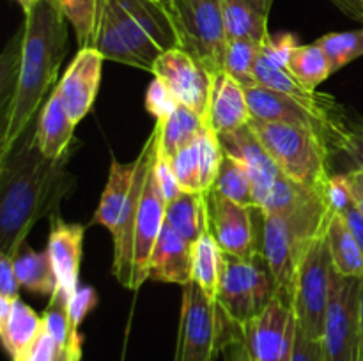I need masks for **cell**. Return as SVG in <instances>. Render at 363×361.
<instances>
[{
  "instance_id": "obj_1",
  "label": "cell",
  "mask_w": 363,
  "mask_h": 361,
  "mask_svg": "<svg viewBox=\"0 0 363 361\" xmlns=\"http://www.w3.org/2000/svg\"><path fill=\"white\" fill-rule=\"evenodd\" d=\"M66 16L55 0H39L25 14L0 60V161L9 156L55 87L67 50Z\"/></svg>"
},
{
  "instance_id": "obj_2",
  "label": "cell",
  "mask_w": 363,
  "mask_h": 361,
  "mask_svg": "<svg viewBox=\"0 0 363 361\" xmlns=\"http://www.w3.org/2000/svg\"><path fill=\"white\" fill-rule=\"evenodd\" d=\"M71 154L73 147L59 159L45 158L32 124L0 161V253L16 258L35 222L55 212L73 184L66 170Z\"/></svg>"
},
{
  "instance_id": "obj_3",
  "label": "cell",
  "mask_w": 363,
  "mask_h": 361,
  "mask_svg": "<svg viewBox=\"0 0 363 361\" xmlns=\"http://www.w3.org/2000/svg\"><path fill=\"white\" fill-rule=\"evenodd\" d=\"M162 126L152 127L144 147L138 152V172L130 198L124 207L113 241V268L117 282L137 290L149 280V262L163 225L167 200L155 176V158L158 154Z\"/></svg>"
},
{
  "instance_id": "obj_4",
  "label": "cell",
  "mask_w": 363,
  "mask_h": 361,
  "mask_svg": "<svg viewBox=\"0 0 363 361\" xmlns=\"http://www.w3.org/2000/svg\"><path fill=\"white\" fill-rule=\"evenodd\" d=\"M92 48L105 60L152 73L160 55L179 48L172 13L155 0H99Z\"/></svg>"
},
{
  "instance_id": "obj_5",
  "label": "cell",
  "mask_w": 363,
  "mask_h": 361,
  "mask_svg": "<svg viewBox=\"0 0 363 361\" xmlns=\"http://www.w3.org/2000/svg\"><path fill=\"white\" fill-rule=\"evenodd\" d=\"M248 126L287 177L326 195V188L332 179V152L319 134L303 126L272 122L255 117H250Z\"/></svg>"
},
{
  "instance_id": "obj_6",
  "label": "cell",
  "mask_w": 363,
  "mask_h": 361,
  "mask_svg": "<svg viewBox=\"0 0 363 361\" xmlns=\"http://www.w3.org/2000/svg\"><path fill=\"white\" fill-rule=\"evenodd\" d=\"M241 328L230 322L218 303L209 299L195 282L183 287L179 329L174 361H215L227 340Z\"/></svg>"
},
{
  "instance_id": "obj_7",
  "label": "cell",
  "mask_w": 363,
  "mask_h": 361,
  "mask_svg": "<svg viewBox=\"0 0 363 361\" xmlns=\"http://www.w3.org/2000/svg\"><path fill=\"white\" fill-rule=\"evenodd\" d=\"M275 296V282L262 253L252 258L223 253L216 303L230 322L243 328L257 317Z\"/></svg>"
},
{
  "instance_id": "obj_8",
  "label": "cell",
  "mask_w": 363,
  "mask_h": 361,
  "mask_svg": "<svg viewBox=\"0 0 363 361\" xmlns=\"http://www.w3.org/2000/svg\"><path fill=\"white\" fill-rule=\"evenodd\" d=\"M245 91H247V101L252 117L272 120V122L303 126L319 134L332 154H346L351 138L350 113L347 112L340 113V115L318 112V110L308 108L303 103L293 99L291 96L261 87V85L248 87Z\"/></svg>"
},
{
  "instance_id": "obj_9",
  "label": "cell",
  "mask_w": 363,
  "mask_h": 361,
  "mask_svg": "<svg viewBox=\"0 0 363 361\" xmlns=\"http://www.w3.org/2000/svg\"><path fill=\"white\" fill-rule=\"evenodd\" d=\"M172 18L181 46L213 74L223 71L227 38L222 0H172Z\"/></svg>"
},
{
  "instance_id": "obj_10",
  "label": "cell",
  "mask_w": 363,
  "mask_h": 361,
  "mask_svg": "<svg viewBox=\"0 0 363 361\" xmlns=\"http://www.w3.org/2000/svg\"><path fill=\"white\" fill-rule=\"evenodd\" d=\"M332 255L326 230L315 236L305 248L294 283L293 310L298 326L314 338L323 336L326 303L332 283Z\"/></svg>"
},
{
  "instance_id": "obj_11",
  "label": "cell",
  "mask_w": 363,
  "mask_h": 361,
  "mask_svg": "<svg viewBox=\"0 0 363 361\" xmlns=\"http://www.w3.org/2000/svg\"><path fill=\"white\" fill-rule=\"evenodd\" d=\"M360 287V278L342 276L333 269L321 336L326 361H358Z\"/></svg>"
},
{
  "instance_id": "obj_12",
  "label": "cell",
  "mask_w": 363,
  "mask_h": 361,
  "mask_svg": "<svg viewBox=\"0 0 363 361\" xmlns=\"http://www.w3.org/2000/svg\"><path fill=\"white\" fill-rule=\"evenodd\" d=\"M296 329L293 306L275 296L241 331L254 361H291Z\"/></svg>"
},
{
  "instance_id": "obj_13",
  "label": "cell",
  "mask_w": 363,
  "mask_h": 361,
  "mask_svg": "<svg viewBox=\"0 0 363 361\" xmlns=\"http://www.w3.org/2000/svg\"><path fill=\"white\" fill-rule=\"evenodd\" d=\"M152 74L163 81L179 105L188 106L206 120L215 74L195 55L179 46L158 57Z\"/></svg>"
},
{
  "instance_id": "obj_14",
  "label": "cell",
  "mask_w": 363,
  "mask_h": 361,
  "mask_svg": "<svg viewBox=\"0 0 363 361\" xmlns=\"http://www.w3.org/2000/svg\"><path fill=\"white\" fill-rule=\"evenodd\" d=\"M211 232L225 255L252 258L261 251V234L254 223V207H247L223 197L218 191L208 193Z\"/></svg>"
},
{
  "instance_id": "obj_15",
  "label": "cell",
  "mask_w": 363,
  "mask_h": 361,
  "mask_svg": "<svg viewBox=\"0 0 363 361\" xmlns=\"http://www.w3.org/2000/svg\"><path fill=\"white\" fill-rule=\"evenodd\" d=\"M105 57L92 46L78 50L64 76L55 85L67 115L74 124L91 112L98 96Z\"/></svg>"
},
{
  "instance_id": "obj_16",
  "label": "cell",
  "mask_w": 363,
  "mask_h": 361,
  "mask_svg": "<svg viewBox=\"0 0 363 361\" xmlns=\"http://www.w3.org/2000/svg\"><path fill=\"white\" fill-rule=\"evenodd\" d=\"M218 138L223 152L238 158L247 166L252 179V188H254L255 204H257L259 209L262 202H264V198L268 197L273 184L280 177L282 170L277 166L272 156L266 152V149L262 147V144L259 142V138L255 137V133L248 124L241 127V130L233 131V133L220 134Z\"/></svg>"
},
{
  "instance_id": "obj_17",
  "label": "cell",
  "mask_w": 363,
  "mask_h": 361,
  "mask_svg": "<svg viewBox=\"0 0 363 361\" xmlns=\"http://www.w3.org/2000/svg\"><path fill=\"white\" fill-rule=\"evenodd\" d=\"M85 227L80 223H66L57 212L50 216L48 250L55 269L59 287L62 292L71 297L78 289V276H80L82 248H84Z\"/></svg>"
},
{
  "instance_id": "obj_18",
  "label": "cell",
  "mask_w": 363,
  "mask_h": 361,
  "mask_svg": "<svg viewBox=\"0 0 363 361\" xmlns=\"http://www.w3.org/2000/svg\"><path fill=\"white\" fill-rule=\"evenodd\" d=\"M250 117L247 91L243 85L225 71L215 73L206 113V126L211 127L220 137L247 126Z\"/></svg>"
},
{
  "instance_id": "obj_19",
  "label": "cell",
  "mask_w": 363,
  "mask_h": 361,
  "mask_svg": "<svg viewBox=\"0 0 363 361\" xmlns=\"http://www.w3.org/2000/svg\"><path fill=\"white\" fill-rule=\"evenodd\" d=\"M149 280L188 285L194 282V243L163 225L149 262Z\"/></svg>"
},
{
  "instance_id": "obj_20",
  "label": "cell",
  "mask_w": 363,
  "mask_h": 361,
  "mask_svg": "<svg viewBox=\"0 0 363 361\" xmlns=\"http://www.w3.org/2000/svg\"><path fill=\"white\" fill-rule=\"evenodd\" d=\"M255 80H257V85H261V87L291 96L293 99L303 103L308 108L318 110V112L333 113V115L346 113L344 106L337 103L335 98H332L330 94H323V92L311 91L305 85H301L286 66L273 62L272 59H268L262 53V50L257 59V64H255Z\"/></svg>"
},
{
  "instance_id": "obj_21",
  "label": "cell",
  "mask_w": 363,
  "mask_h": 361,
  "mask_svg": "<svg viewBox=\"0 0 363 361\" xmlns=\"http://www.w3.org/2000/svg\"><path fill=\"white\" fill-rule=\"evenodd\" d=\"M77 124L69 119L57 88L46 98L35 124V140L41 154L48 159H59L66 154L73 144Z\"/></svg>"
},
{
  "instance_id": "obj_22",
  "label": "cell",
  "mask_w": 363,
  "mask_h": 361,
  "mask_svg": "<svg viewBox=\"0 0 363 361\" xmlns=\"http://www.w3.org/2000/svg\"><path fill=\"white\" fill-rule=\"evenodd\" d=\"M138 163H140L138 156L130 163H121L116 158H112L108 180H106V186L101 193V200H99L94 218H92L94 225L105 227L110 234L116 232L124 207L128 204L130 191L133 188L135 177H137L138 172Z\"/></svg>"
},
{
  "instance_id": "obj_23",
  "label": "cell",
  "mask_w": 363,
  "mask_h": 361,
  "mask_svg": "<svg viewBox=\"0 0 363 361\" xmlns=\"http://www.w3.org/2000/svg\"><path fill=\"white\" fill-rule=\"evenodd\" d=\"M326 239L333 269L342 276L363 280V251L340 212H332L326 227Z\"/></svg>"
},
{
  "instance_id": "obj_24",
  "label": "cell",
  "mask_w": 363,
  "mask_h": 361,
  "mask_svg": "<svg viewBox=\"0 0 363 361\" xmlns=\"http://www.w3.org/2000/svg\"><path fill=\"white\" fill-rule=\"evenodd\" d=\"M222 262L223 253L213 236L208 216V219L202 223L197 241L194 243V282L213 301H216V294H218Z\"/></svg>"
},
{
  "instance_id": "obj_25",
  "label": "cell",
  "mask_w": 363,
  "mask_h": 361,
  "mask_svg": "<svg viewBox=\"0 0 363 361\" xmlns=\"http://www.w3.org/2000/svg\"><path fill=\"white\" fill-rule=\"evenodd\" d=\"M43 329V317H39L28 304L18 297L13 303L9 317L0 321V336H2L4 349L11 360H20L21 354L27 350Z\"/></svg>"
},
{
  "instance_id": "obj_26",
  "label": "cell",
  "mask_w": 363,
  "mask_h": 361,
  "mask_svg": "<svg viewBox=\"0 0 363 361\" xmlns=\"http://www.w3.org/2000/svg\"><path fill=\"white\" fill-rule=\"evenodd\" d=\"M227 41L247 39L262 45L269 38L268 18L247 0H222Z\"/></svg>"
},
{
  "instance_id": "obj_27",
  "label": "cell",
  "mask_w": 363,
  "mask_h": 361,
  "mask_svg": "<svg viewBox=\"0 0 363 361\" xmlns=\"http://www.w3.org/2000/svg\"><path fill=\"white\" fill-rule=\"evenodd\" d=\"M208 193L183 191L177 198L167 204L165 223L172 227L184 239L195 243L201 234L202 223L208 219Z\"/></svg>"
},
{
  "instance_id": "obj_28",
  "label": "cell",
  "mask_w": 363,
  "mask_h": 361,
  "mask_svg": "<svg viewBox=\"0 0 363 361\" xmlns=\"http://www.w3.org/2000/svg\"><path fill=\"white\" fill-rule=\"evenodd\" d=\"M14 271L20 280V285L34 294L53 296L59 287L48 250L35 251L27 248L23 253L14 258Z\"/></svg>"
},
{
  "instance_id": "obj_29",
  "label": "cell",
  "mask_w": 363,
  "mask_h": 361,
  "mask_svg": "<svg viewBox=\"0 0 363 361\" xmlns=\"http://www.w3.org/2000/svg\"><path fill=\"white\" fill-rule=\"evenodd\" d=\"M160 124V122H158ZM160 134V151L167 158H174L177 152L194 140H197L199 134L204 131L206 120L199 113L190 110L184 105H177L172 115L165 120Z\"/></svg>"
},
{
  "instance_id": "obj_30",
  "label": "cell",
  "mask_w": 363,
  "mask_h": 361,
  "mask_svg": "<svg viewBox=\"0 0 363 361\" xmlns=\"http://www.w3.org/2000/svg\"><path fill=\"white\" fill-rule=\"evenodd\" d=\"M213 190L218 191L223 197L230 198L236 204L257 209V204H255L254 198V188H252V179L247 166L240 159L230 154H225V152H223L222 165H220V172Z\"/></svg>"
},
{
  "instance_id": "obj_31",
  "label": "cell",
  "mask_w": 363,
  "mask_h": 361,
  "mask_svg": "<svg viewBox=\"0 0 363 361\" xmlns=\"http://www.w3.org/2000/svg\"><path fill=\"white\" fill-rule=\"evenodd\" d=\"M287 69L294 78L311 91H315L326 78L332 74L328 59L318 42L312 45H298L293 50L287 62Z\"/></svg>"
},
{
  "instance_id": "obj_32",
  "label": "cell",
  "mask_w": 363,
  "mask_h": 361,
  "mask_svg": "<svg viewBox=\"0 0 363 361\" xmlns=\"http://www.w3.org/2000/svg\"><path fill=\"white\" fill-rule=\"evenodd\" d=\"M261 46L247 39L227 41L225 59H223V71L229 73L234 80L240 81L245 88L255 87V64L261 55Z\"/></svg>"
},
{
  "instance_id": "obj_33",
  "label": "cell",
  "mask_w": 363,
  "mask_h": 361,
  "mask_svg": "<svg viewBox=\"0 0 363 361\" xmlns=\"http://www.w3.org/2000/svg\"><path fill=\"white\" fill-rule=\"evenodd\" d=\"M315 42L325 52L332 73H337L363 55V28L350 32H332V34L321 35Z\"/></svg>"
},
{
  "instance_id": "obj_34",
  "label": "cell",
  "mask_w": 363,
  "mask_h": 361,
  "mask_svg": "<svg viewBox=\"0 0 363 361\" xmlns=\"http://www.w3.org/2000/svg\"><path fill=\"white\" fill-rule=\"evenodd\" d=\"M55 2L73 27L78 46L80 48L91 46L96 21H98L99 0H55Z\"/></svg>"
},
{
  "instance_id": "obj_35",
  "label": "cell",
  "mask_w": 363,
  "mask_h": 361,
  "mask_svg": "<svg viewBox=\"0 0 363 361\" xmlns=\"http://www.w3.org/2000/svg\"><path fill=\"white\" fill-rule=\"evenodd\" d=\"M199 158H201V186L204 193H209L218 177L223 159V149L220 138L211 127L206 126L199 137Z\"/></svg>"
},
{
  "instance_id": "obj_36",
  "label": "cell",
  "mask_w": 363,
  "mask_h": 361,
  "mask_svg": "<svg viewBox=\"0 0 363 361\" xmlns=\"http://www.w3.org/2000/svg\"><path fill=\"white\" fill-rule=\"evenodd\" d=\"M48 308L43 314V326H45L46 331L55 338V342L60 347H66L67 342L71 340V336L78 331L71 326L69 314H67V294L62 292L60 289L55 290L53 296H50Z\"/></svg>"
},
{
  "instance_id": "obj_37",
  "label": "cell",
  "mask_w": 363,
  "mask_h": 361,
  "mask_svg": "<svg viewBox=\"0 0 363 361\" xmlns=\"http://www.w3.org/2000/svg\"><path fill=\"white\" fill-rule=\"evenodd\" d=\"M201 137V134H199ZM174 173L177 177L181 190L190 193H204L201 186V158H199V138L181 149L174 158H170Z\"/></svg>"
},
{
  "instance_id": "obj_38",
  "label": "cell",
  "mask_w": 363,
  "mask_h": 361,
  "mask_svg": "<svg viewBox=\"0 0 363 361\" xmlns=\"http://www.w3.org/2000/svg\"><path fill=\"white\" fill-rule=\"evenodd\" d=\"M179 103L176 101L174 94L170 92V88L163 84L160 78L155 76V80L149 85L147 92H145V108L156 119V122L163 124L170 115L174 113V110L177 108Z\"/></svg>"
},
{
  "instance_id": "obj_39",
  "label": "cell",
  "mask_w": 363,
  "mask_h": 361,
  "mask_svg": "<svg viewBox=\"0 0 363 361\" xmlns=\"http://www.w3.org/2000/svg\"><path fill=\"white\" fill-rule=\"evenodd\" d=\"M60 350H62V347L55 342V338L43 326L34 342L27 347V350L16 361H55Z\"/></svg>"
},
{
  "instance_id": "obj_40",
  "label": "cell",
  "mask_w": 363,
  "mask_h": 361,
  "mask_svg": "<svg viewBox=\"0 0 363 361\" xmlns=\"http://www.w3.org/2000/svg\"><path fill=\"white\" fill-rule=\"evenodd\" d=\"M98 304V294L92 287H78L73 296L67 299V314H69L71 326L78 329L89 311Z\"/></svg>"
},
{
  "instance_id": "obj_41",
  "label": "cell",
  "mask_w": 363,
  "mask_h": 361,
  "mask_svg": "<svg viewBox=\"0 0 363 361\" xmlns=\"http://www.w3.org/2000/svg\"><path fill=\"white\" fill-rule=\"evenodd\" d=\"M155 176L160 184V190H162L163 197H165L167 204L183 193L179 183H177L176 173H174L172 170V165H170V158H167V156L160 151V147L158 154H156L155 158Z\"/></svg>"
},
{
  "instance_id": "obj_42",
  "label": "cell",
  "mask_w": 363,
  "mask_h": 361,
  "mask_svg": "<svg viewBox=\"0 0 363 361\" xmlns=\"http://www.w3.org/2000/svg\"><path fill=\"white\" fill-rule=\"evenodd\" d=\"M291 361H326L323 340L307 335V333L298 326Z\"/></svg>"
},
{
  "instance_id": "obj_43",
  "label": "cell",
  "mask_w": 363,
  "mask_h": 361,
  "mask_svg": "<svg viewBox=\"0 0 363 361\" xmlns=\"http://www.w3.org/2000/svg\"><path fill=\"white\" fill-rule=\"evenodd\" d=\"M20 287V280L14 271V257L0 253V296L18 299Z\"/></svg>"
},
{
  "instance_id": "obj_44",
  "label": "cell",
  "mask_w": 363,
  "mask_h": 361,
  "mask_svg": "<svg viewBox=\"0 0 363 361\" xmlns=\"http://www.w3.org/2000/svg\"><path fill=\"white\" fill-rule=\"evenodd\" d=\"M351 138L350 147L346 154L357 163V166H363V119L358 115H350Z\"/></svg>"
},
{
  "instance_id": "obj_45",
  "label": "cell",
  "mask_w": 363,
  "mask_h": 361,
  "mask_svg": "<svg viewBox=\"0 0 363 361\" xmlns=\"http://www.w3.org/2000/svg\"><path fill=\"white\" fill-rule=\"evenodd\" d=\"M223 360L225 361H254L250 353H248L247 342L243 338V331L236 333L233 338L227 340V343L222 349Z\"/></svg>"
},
{
  "instance_id": "obj_46",
  "label": "cell",
  "mask_w": 363,
  "mask_h": 361,
  "mask_svg": "<svg viewBox=\"0 0 363 361\" xmlns=\"http://www.w3.org/2000/svg\"><path fill=\"white\" fill-rule=\"evenodd\" d=\"M340 214L344 216V219H346L347 227L351 229V232H353L354 239L358 241V244H360L362 251H363V214L360 211H358L357 204H354V200H351L350 204L346 205V207L340 211Z\"/></svg>"
},
{
  "instance_id": "obj_47",
  "label": "cell",
  "mask_w": 363,
  "mask_h": 361,
  "mask_svg": "<svg viewBox=\"0 0 363 361\" xmlns=\"http://www.w3.org/2000/svg\"><path fill=\"white\" fill-rule=\"evenodd\" d=\"M344 179H346V184L350 188L351 197H353L358 211L363 214V166L351 168L350 172L344 173Z\"/></svg>"
},
{
  "instance_id": "obj_48",
  "label": "cell",
  "mask_w": 363,
  "mask_h": 361,
  "mask_svg": "<svg viewBox=\"0 0 363 361\" xmlns=\"http://www.w3.org/2000/svg\"><path fill=\"white\" fill-rule=\"evenodd\" d=\"M82 343H84V338H82L80 333H74L71 336V340L67 342V345L60 350L59 357L55 361H80L82 360Z\"/></svg>"
},
{
  "instance_id": "obj_49",
  "label": "cell",
  "mask_w": 363,
  "mask_h": 361,
  "mask_svg": "<svg viewBox=\"0 0 363 361\" xmlns=\"http://www.w3.org/2000/svg\"><path fill=\"white\" fill-rule=\"evenodd\" d=\"M330 2L351 20L363 23V0H330Z\"/></svg>"
},
{
  "instance_id": "obj_50",
  "label": "cell",
  "mask_w": 363,
  "mask_h": 361,
  "mask_svg": "<svg viewBox=\"0 0 363 361\" xmlns=\"http://www.w3.org/2000/svg\"><path fill=\"white\" fill-rule=\"evenodd\" d=\"M358 322H360V349H358V361H363V280L360 287V303H358Z\"/></svg>"
},
{
  "instance_id": "obj_51",
  "label": "cell",
  "mask_w": 363,
  "mask_h": 361,
  "mask_svg": "<svg viewBox=\"0 0 363 361\" xmlns=\"http://www.w3.org/2000/svg\"><path fill=\"white\" fill-rule=\"evenodd\" d=\"M247 2L252 4L257 11H261L262 14L269 16V11H272L273 2H275V0H247Z\"/></svg>"
},
{
  "instance_id": "obj_52",
  "label": "cell",
  "mask_w": 363,
  "mask_h": 361,
  "mask_svg": "<svg viewBox=\"0 0 363 361\" xmlns=\"http://www.w3.org/2000/svg\"><path fill=\"white\" fill-rule=\"evenodd\" d=\"M14 2L20 4V7H21V9H23V13L27 14V13H30L32 7H34L35 4L39 2V0H14Z\"/></svg>"
},
{
  "instance_id": "obj_53",
  "label": "cell",
  "mask_w": 363,
  "mask_h": 361,
  "mask_svg": "<svg viewBox=\"0 0 363 361\" xmlns=\"http://www.w3.org/2000/svg\"><path fill=\"white\" fill-rule=\"evenodd\" d=\"M155 2L162 4L163 7H167L169 11H172V0H155Z\"/></svg>"
}]
</instances>
